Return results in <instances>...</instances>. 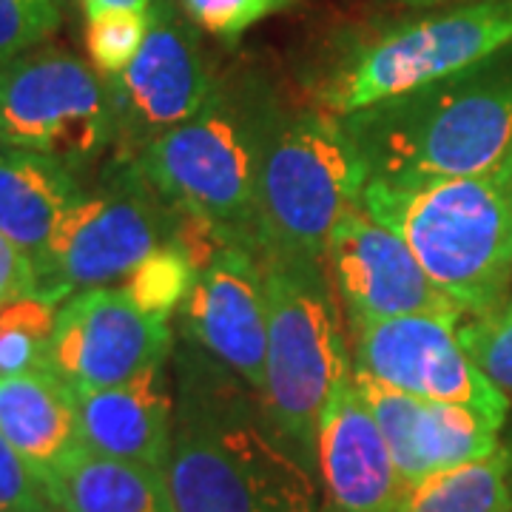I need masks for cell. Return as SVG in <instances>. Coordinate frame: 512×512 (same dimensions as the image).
Returning a JSON list of instances; mask_svg holds the SVG:
<instances>
[{"mask_svg":"<svg viewBox=\"0 0 512 512\" xmlns=\"http://www.w3.org/2000/svg\"><path fill=\"white\" fill-rule=\"evenodd\" d=\"M177 512H319L311 470L259 396L205 350L177 353V424L165 467Z\"/></svg>","mask_w":512,"mask_h":512,"instance_id":"obj_1","label":"cell"},{"mask_svg":"<svg viewBox=\"0 0 512 512\" xmlns=\"http://www.w3.org/2000/svg\"><path fill=\"white\" fill-rule=\"evenodd\" d=\"M512 49L342 117L370 180L470 177L512 148Z\"/></svg>","mask_w":512,"mask_h":512,"instance_id":"obj_2","label":"cell"},{"mask_svg":"<svg viewBox=\"0 0 512 512\" xmlns=\"http://www.w3.org/2000/svg\"><path fill=\"white\" fill-rule=\"evenodd\" d=\"M362 208L393 228L464 313L504 305L512 285V148L470 177L370 180Z\"/></svg>","mask_w":512,"mask_h":512,"instance_id":"obj_3","label":"cell"},{"mask_svg":"<svg viewBox=\"0 0 512 512\" xmlns=\"http://www.w3.org/2000/svg\"><path fill=\"white\" fill-rule=\"evenodd\" d=\"M276 109L254 86L217 83L188 123L165 131L134 160L171 208L259 256V165Z\"/></svg>","mask_w":512,"mask_h":512,"instance_id":"obj_4","label":"cell"},{"mask_svg":"<svg viewBox=\"0 0 512 512\" xmlns=\"http://www.w3.org/2000/svg\"><path fill=\"white\" fill-rule=\"evenodd\" d=\"M268 359L259 404L274 433L316 476V436L330 393L350 373L342 316L319 259L262 251Z\"/></svg>","mask_w":512,"mask_h":512,"instance_id":"obj_5","label":"cell"},{"mask_svg":"<svg viewBox=\"0 0 512 512\" xmlns=\"http://www.w3.org/2000/svg\"><path fill=\"white\" fill-rule=\"evenodd\" d=\"M512 49V0H476L350 40L313 86L316 109L348 117L467 72Z\"/></svg>","mask_w":512,"mask_h":512,"instance_id":"obj_6","label":"cell"},{"mask_svg":"<svg viewBox=\"0 0 512 512\" xmlns=\"http://www.w3.org/2000/svg\"><path fill=\"white\" fill-rule=\"evenodd\" d=\"M367 165L342 117L276 109L259 165L262 251L322 259L330 231L362 205Z\"/></svg>","mask_w":512,"mask_h":512,"instance_id":"obj_7","label":"cell"},{"mask_svg":"<svg viewBox=\"0 0 512 512\" xmlns=\"http://www.w3.org/2000/svg\"><path fill=\"white\" fill-rule=\"evenodd\" d=\"M180 211L148 183L134 157L117 154L92 191L60 220L35 262V296L63 302L74 291L126 279L151 251L174 239Z\"/></svg>","mask_w":512,"mask_h":512,"instance_id":"obj_8","label":"cell"},{"mask_svg":"<svg viewBox=\"0 0 512 512\" xmlns=\"http://www.w3.org/2000/svg\"><path fill=\"white\" fill-rule=\"evenodd\" d=\"M117 140L109 77L60 46L0 60V143L57 157L74 171Z\"/></svg>","mask_w":512,"mask_h":512,"instance_id":"obj_9","label":"cell"},{"mask_svg":"<svg viewBox=\"0 0 512 512\" xmlns=\"http://www.w3.org/2000/svg\"><path fill=\"white\" fill-rule=\"evenodd\" d=\"M353 370L430 402L464 404L507 421L510 399L467 356L450 316H348Z\"/></svg>","mask_w":512,"mask_h":512,"instance_id":"obj_10","label":"cell"},{"mask_svg":"<svg viewBox=\"0 0 512 512\" xmlns=\"http://www.w3.org/2000/svg\"><path fill=\"white\" fill-rule=\"evenodd\" d=\"M148 37L126 72L109 77L117 140L123 157H137L165 131L188 123L208 103L217 80L194 26L174 0H151Z\"/></svg>","mask_w":512,"mask_h":512,"instance_id":"obj_11","label":"cell"},{"mask_svg":"<svg viewBox=\"0 0 512 512\" xmlns=\"http://www.w3.org/2000/svg\"><path fill=\"white\" fill-rule=\"evenodd\" d=\"M171 322L137 308L123 288H89L63 302L52 336V370L72 390L111 387L168 362Z\"/></svg>","mask_w":512,"mask_h":512,"instance_id":"obj_12","label":"cell"},{"mask_svg":"<svg viewBox=\"0 0 512 512\" xmlns=\"http://www.w3.org/2000/svg\"><path fill=\"white\" fill-rule=\"evenodd\" d=\"M325 259L336 296L348 308V316H464L456 302L427 276L407 242L393 228L370 217L362 205L350 208L336 222Z\"/></svg>","mask_w":512,"mask_h":512,"instance_id":"obj_13","label":"cell"},{"mask_svg":"<svg viewBox=\"0 0 512 512\" xmlns=\"http://www.w3.org/2000/svg\"><path fill=\"white\" fill-rule=\"evenodd\" d=\"M188 339L214 356L256 396L265 384L268 299L254 251L225 242L202 268L183 305Z\"/></svg>","mask_w":512,"mask_h":512,"instance_id":"obj_14","label":"cell"},{"mask_svg":"<svg viewBox=\"0 0 512 512\" xmlns=\"http://www.w3.org/2000/svg\"><path fill=\"white\" fill-rule=\"evenodd\" d=\"M353 384L382 427L402 484L495 453L501 424L453 402H430L353 370Z\"/></svg>","mask_w":512,"mask_h":512,"instance_id":"obj_15","label":"cell"},{"mask_svg":"<svg viewBox=\"0 0 512 512\" xmlns=\"http://www.w3.org/2000/svg\"><path fill=\"white\" fill-rule=\"evenodd\" d=\"M316 481L319 512H393L402 498L396 461L353 373L336 384L319 421Z\"/></svg>","mask_w":512,"mask_h":512,"instance_id":"obj_16","label":"cell"},{"mask_svg":"<svg viewBox=\"0 0 512 512\" xmlns=\"http://www.w3.org/2000/svg\"><path fill=\"white\" fill-rule=\"evenodd\" d=\"M74 404L86 450L165 473L177 424L165 362L128 382L74 390Z\"/></svg>","mask_w":512,"mask_h":512,"instance_id":"obj_17","label":"cell"},{"mask_svg":"<svg viewBox=\"0 0 512 512\" xmlns=\"http://www.w3.org/2000/svg\"><path fill=\"white\" fill-rule=\"evenodd\" d=\"M0 433L46 484L83 450L74 390L55 370L0 376Z\"/></svg>","mask_w":512,"mask_h":512,"instance_id":"obj_18","label":"cell"},{"mask_svg":"<svg viewBox=\"0 0 512 512\" xmlns=\"http://www.w3.org/2000/svg\"><path fill=\"white\" fill-rule=\"evenodd\" d=\"M72 165L57 157L0 148V234L32 262L46 251L60 220L83 197Z\"/></svg>","mask_w":512,"mask_h":512,"instance_id":"obj_19","label":"cell"},{"mask_svg":"<svg viewBox=\"0 0 512 512\" xmlns=\"http://www.w3.org/2000/svg\"><path fill=\"white\" fill-rule=\"evenodd\" d=\"M43 490L60 512H177L165 473L100 456L86 447L74 453Z\"/></svg>","mask_w":512,"mask_h":512,"instance_id":"obj_20","label":"cell"},{"mask_svg":"<svg viewBox=\"0 0 512 512\" xmlns=\"http://www.w3.org/2000/svg\"><path fill=\"white\" fill-rule=\"evenodd\" d=\"M393 512H512V453L447 467L407 484Z\"/></svg>","mask_w":512,"mask_h":512,"instance_id":"obj_21","label":"cell"},{"mask_svg":"<svg viewBox=\"0 0 512 512\" xmlns=\"http://www.w3.org/2000/svg\"><path fill=\"white\" fill-rule=\"evenodd\" d=\"M55 319V305L40 296L0 308V376L52 370Z\"/></svg>","mask_w":512,"mask_h":512,"instance_id":"obj_22","label":"cell"},{"mask_svg":"<svg viewBox=\"0 0 512 512\" xmlns=\"http://www.w3.org/2000/svg\"><path fill=\"white\" fill-rule=\"evenodd\" d=\"M194 279L197 271L183 248L165 242L126 276L123 291L137 308L171 319V313L185 305L188 293L194 288Z\"/></svg>","mask_w":512,"mask_h":512,"instance_id":"obj_23","label":"cell"},{"mask_svg":"<svg viewBox=\"0 0 512 512\" xmlns=\"http://www.w3.org/2000/svg\"><path fill=\"white\" fill-rule=\"evenodd\" d=\"M148 26V9H106L89 15L86 49L97 72L106 77L126 72L146 43Z\"/></svg>","mask_w":512,"mask_h":512,"instance_id":"obj_24","label":"cell"},{"mask_svg":"<svg viewBox=\"0 0 512 512\" xmlns=\"http://www.w3.org/2000/svg\"><path fill=\"white\" fill-rule=\"evenodd\" d=\"M458 339L478 370L512 402V296L495 311L461 322Z\"/></svg>","mask_w":512,"mask_h":512,"instance_id":"obj_25","label":"cell"},{"mask_svg":"<svg viewBox=\"0 0 512 512\" xmlns=\"http://www.w3.org/2000/svg\"><path fill=\"white\" fill-rule=\"evenodd\" d=\"M57 0H0V60L43 46L63 23Z\"/></svg>","mask_w":512,"mask_h":512,"instance_id":"obj_26","label":"cell"},{"mask_svg":"<svg viewBox=\"0 0 512 512\" xmlns=\"http://www.w3.org/2000/svg\"><path fill=\"white\" fill-rule=\"evenodd\" d=\"M293 0H180L185 15L220 40H239L259 20L279 15Z\"/></svg>","mask_w":512,"mask_h":512,"instance_id":"obj_27","label":"cell"},{"mask_svg":"<svg viewBox=\"0 0 512 512\" xmlns=\"http://www.w3.org/2000/svg\"><path fill=\"white\" fill-rule=\"evenodd\" d=\"M0 512H60L40 478L0 433Z\"/></svg>","mask_w":512,"mask_h":512,"instance_id":"obj_28","label":"cell"},{"mask_svg":"<svg viewBox=\"0 0 512 512\" xmlns=\"http://www.w3.org/2000/svg\"><path fill=\"white\" fill-rule=\"evenodd\" d=\"M37 288V271L32 256L20 251L12 239L0 234V308L35 296Z\"/></svg>","mask_w":512,"mask_h":512,"instance_id":"obj_29","label":"cell"},{"mask_svg":"<svg viewBox=\"0 0 512 512\" xmlns=\"http://www.w3.org/2000/svg\"><path fill=\"white\" fill-rule=\"evenodd\" d=\"M80 3L86 9V18L106 9H148L151 6V0H80Z\"/></svg>","mask_w":512,"mask_h":512,"instance_id":"obj_30","label":"cell"},{"mask_svg":"<svg viewBox=\"0 0 512 512\" xmlns=\"http://www.w3.org/2000/svg\"><path fill=\"white\" fill-rule=\"evenodd\" d=\"M402 6H413V9H427V6H439V3H447V0H396Z\"/></svg>","mask_w":512,"mask_h":512,"instance_id":"obj_31","label":"cell"},{"mask_svg":"<svg viewBox=\"0 0 512 512\" xmlns=\"http://www.w3.org/2000/svg\"><path fill=\"white\" fill-rule=\"evenodd\" d=\"M57 3H60V6H66V3H69V0H57Z\"/></svg>","mask_w":512,"mask_h":512,"instance_id":"obj_32","label":"cell"},{"mask_svg":"<svg viewBox=\"0 0 512 512\" xmlns=\"http://www.w3.org/2000/svg\"><path fill=\"white\" fill-rule=\"evenodd\" d=\"M0 148H3V143H0Z\"/></svg>","mask_w":512,"mask_h":512,"instance_id":"obj_33","label":"cell"}]
</instances>
